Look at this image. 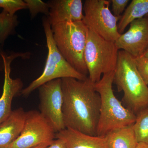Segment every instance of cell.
Wrapping results in <instances>:
<instances>
[{"label": "cell", "mask_w": 148, "mask_h": 148, "mask_svg": "<svg viewBox=\"0 0 148 148\" xmlns=\"http://www.w3.org/2000/svg\"><path fill=\"white\" fill-rule=\"evenodd\" d=\"M63 119L66 128L97 136L101 97L88 77L61 79Z\"/></svg>", "instance_id": "6da1fadb"}, {"label": "cell", "mask_w": 148, "mask_h": 148, "mask_svg": "<svg viewBox=\"0 0 148 148\" xmlns=\"http://www.w3.org/2000/svg\"><path fill=\"white\" fill-rule=\"evenodd\" d=\"M114 72L104 74L100 81L94 84L101 100L98 136L104 137L111 131L132 125L136 120V114L125 107L114 94Z\"/></svg>", "instance_id": "7a4b0ae2"}, {"label": "cell", "mask_w": 148, "mask_h": 148, "mask_svg": "<svg viewBox=\"0 0 148 148\" xmlns=\"http://www.w3.org/2000/svg\"><path fill=\"white\" fill-rule=\"evenodd\" d=\"M113 83L119 92H123L125 107L136 114L148 106V86L140 75L135 58L124 50L119 51Z\"/></svg>", "instance_id": "3957f363"}, {"label": "cell", "mask_w": 148, "mask_h": 148, "mask_svg": "<svg viewBox=\"0 0 148 148\" xmlns=\"http://www.w3.org/2000/svg\"><path fill=\"white\" fill-rule=\"evenodd\" d=\"M51 28L53 39L60 53L74 69L87 76L84 53L88 29L84 22L60 23Z\"/></svg>", "instance_id": "277c9868"}, {"label": "cell", "mask_w": 148, "mask_h": 148, "mask_svg": "<svg viewBox=\"0 0 148 148\" xmlns=\"http://www.w3.org/2000/svg\"><path fill=\"white\" fill-rule=\"evenodd\" d=\"M42 26L48 49L46 62L43 71L40 76L22 89L21 94L25 97L29 96L41 86L53 80L73 78L84 80L88 77L74 69L60 53L53 39L51 26L45 16L42 18Z\"/></svg>", "instance_id": "5b68a950"}, {"label": "cell", "mask_w": 148, "mask_h": 148, "mask_svg": "<svg viewBox=\"0 0 148 148\" xmlns=\"http://www.w3.org/2000/svg\"><path fill=\"white\" fill-rule=\"evenodd\" d=\"M119 51L114 42L88 30L84 58L89 75L88 77L91 82L96 83L104 74L114 71Z\"/></svg>", "instance_id": "8992f818"}, {"label": "cell", "mask_w": 148, "mask_h": 148, "mask_svg": "<svg viewBox=\"0 0 148 148\" xmlns=\"http://www.w3.org/2000/svg\"><path fill=\"white\" fill-rule=\"evenodd\" d=\"M110 3L108 0L85 1L82 21L88 30L105 39L115 42L121 35L117 23L121 16L113 14L110 9Z\"/></svg>", "instance_id": "52a82bcc"}, {"label": "cell", "mask_w": 148, "mask_h": 148, "mask_svg": "<svg viewBox=\"0 0 148 148\" xmlns=\"http://www.w3.org/2000/svg\"><path fill=\"white\" fill-rule=\"evenodd\" d=\"M56 133L53 126L39 111H28L21 134L7 148H33L51 143L55 140Z\"/></svg>", "instance_id": "ba28073f"}, {"label": "cell", "mask_w": 148, "mask_h": 148, "mask_svg": "<svg viewBox=\"0 0 148 148\" xmlns=\"http://www.w3.org/2000/svg\"><path fill=\"white\" fill-rule=\"evenodd\" d=\"M40 113L53 126L56 133L66 128L63 119V94L61 79L46 83L38 88Z\"/></svg>", "instance_id": "9c48e42d"}, {"label": "cell", "mask_w": 148, "mask_h": 148, "mask_svg": "<svg viewBox=\"0 0 148 148\" xmlns=\"http://www.w3.org/2000/svg\"><path fill=\"white\" fill-rule=\"evenodd\" d=\"M0 55L3 63L4 80L2 94L0 98V123L8 117L12 110L11 106L14 98L21 93L23 87V83L19 78H12L10 76L11 64L15 58L21 57L29 58V52H17L8 55L2 51H0Z\"/></svg>", "instance_id": "30bf717a"}, {"label": "cell", "mask_w": 148, "mask_h": 148, "mask_svg": "<svg viewBox=\"0 0 148 148\" xmlns=\"http://www.w3.org/2000/svg\"><path fill=\"white\" fill-rule=\"evenodd\" d=\"M115 42L119 50L126 51L134 58L143 55L148 47V16L131 22L129 29Z\"/></svg>", "instance_id": "8fae6325"}, {"label": "cell", "mask_w": 148, "mask_h": 148, "mask_svg": "<svg viewBox=\"0 0 148 148\" xmlns=\"http://www.w3.org/2000/svg\"><path fill=\"white\" fill-rule=\"evenodd\" d=\"M47 17L51 26L60 23L82 21L83 4L81 0H51Z\"/></svg>", "instance_id": "7c38bea8"}, {"label": "cell", "mask_w": 148, "mask_h": 148, "mask_svg": "<svg viewBox=\"0 0 148 148\" xmlns=\"http://www.w3.org/2000/svg\"><path fill=\"white\" fill-rule=\"evenodd\" d=\"M26 113L19 108L0 123V148H7L18 138L24 127Z\"/></svg>", "instance_id": "4fadbf2b"}, {"label": "cell", "mask_w": 148, "mask_h": 148, "mask_svg": "<svg viewBox=\"0 0 148 148\" xmlns=\"http://www.w3.org/2000/svg\"><path fill=\"white\" fill-rule=\"evenodd\" d=\"M55 138L63 140L68 148H107L105 137L92 136L70 128L57 132Z\"/></svg>", "instance_id": "5bb4252c"}, {"label": "cell", "mask_w": 148, "mask_h": 148, "mask_svg": "<svg viewBox=\"0 0 148 148\" xmlns=\"http://www.w3.org/2000/svg\"><path fill=\"white\" fill-rule=\"evenodd\" d=\"M104 137L107 148H135L138 144L132 125L111 131Z\"/></svg>", "instance_id": "9a60e30c"}, {"label": "cell", "mask_w": 148, "mask_h": 148, "mask_svg": "<svg viewBox=\"0 0 148 148\" xmlns=\"http://www.w3.org/2000/svg\"><path fill=\"white\" fill-rule=\"evenodd\" d=\"M148 14V0H132L125 11L118 23L119 32L122 34L126 27L136 19Z\"/></svg>", "instance_id": "2e32d148"}, {"label": "cell", "mask_w": 148, "mask_h": 148, "mask_svg": "<svg viewBox=\"0 0 148 148\" xmlns=\"http://www.w3.org/2000/svg\"><path fill=\"white\" fill-rule=\"evenodd\" d=\"M132 128L138 143L148 144V106L136 114Z\"/></svg>", "instance_id": "e0dca14e"}, {"label": "cell", "mask_w": 148, "mask_h": 148, "mask_svg": "<svg viewBox=\"0 0 148 148\" xmlns=\"http://www.w3.org/2000/svg\"><path fill=\"white\" fill-rule=\"evenodd\" d=\"M18 23L16 14L11 15L3 10L0 13V46L15 32Z\"/></svg>", "instance_id": "ac0fdd59"}, {"label": "cell", "mask_w": 148, "mask_h": 148, "mask_svg": "<svg viewBox=\"0 0 148 148\" xmlns=\"http://www.w3.org/2000/svg\"><path fill=\"white\" fill-rule=\"evenodd\" d=\"M24 1L27 4L32 18H34L39 13L44 14L47 17L48 16L49 7L47 3L41 0H25Z\"/></svg>", "instance_id": "d6986e66"}, {"label": "cell", "mask_w": 148, "mask_h": 148, "mask_svg": "<svg viewBox=\"0 0 148 148\" xmlns=\"http://www.w3.org/2000/svg\"><path fill=\"white\" fill-rule=\"evenodd\" d=\"M0 8L13 15L18 10L27 9V6L22 0H0Z\"/></svg>", "instance_id": "ffe728a7"}, {"label": "cell", "mask_w": 148, "mask_h": 148, "mask_svg": "<svg viewBox=\"0 0 148 148\" xmlns=\"http://www.w3.org/2000/svg\"><path fill=\"white\" fill-rule=\"evenodd\" d=\"M134 58L139 73L146 84L148 86V58L143 56Z\"/></svg>", "instance_id": "44dd1931"}, {"label": "cell", "mask_w": 148, "mask_h": 148, "mask_svg": "<svg viewBox=\"0 0 148 148\" xmlns=\"http://www.w3.org/2000/svg\"><path fill=\"white\" fill-rule=\"evenodd\" d=\"M129 0H112V11L113 14L116 16H121L125 11V8L129 2Z\"/></svg>", "instance_id": "7402d4cb"}, {"label": "cell", "mask_w": 148, "mask_h": 148, "mask_svg": "<svg viewBox=\"0 0 148 148\" xmlns=\"http://www.w3.org/2000/svg\"><path fill=\"white\" fill-rule=\"evenodd\" d=\"M47 148H68L66 143L63 140L56 139L51 143Z\"/></svg>", "instance_id": "603a6c76"}, {"label": "cell", "mask_w": 148, "mask_h": 148, "mask_svg": "<svg viewBox=\"0 0 148 148\" xmlns=\"http://www.w3.org/2000/svg\"><path fill=\"white\" fill-rule=\"evenodd\" d=\"M135 148H148V144L143 143H138Z\"/></svg>", "instance_id": "cb8c5ba5"}, {"label": "cell", "mask_w": 148, "mask_h": 148, "mask_svg": "<svg viewBox=\"0 0 148 148\" xmlns=\"http://www.w3.org/2000/svg\"><path fill=\"white\" fill-rule=\"evenodd\" d=\"M50 144L51 143L42 144V145H40L37 146V147L33 148H47V147L50 145Z\"/></svg>", "instance_id": "d4e9b609"}, {"label": "cell", "mask_w": 148, "mask_h": 148, "mask_svg": "<svg viewBox=\"0 0 148 148\" xmlns=\"http://www.w3.org/2000/svg\"><path fill=\"white\" fill-rule=\"evenodd\" d=\"M142 56L148 58V47Z\"/></svg>", "instance_id": "484cf974"}, {"label": "cell", "mask_w": 148, "mask_h": 148, "mask_svg": "<svg viewBox=\"0 0 148 148\" xmlns=\"http://www.w3.org/2000/svg\"><path fill=\"white\" fill-rule=\"evenodd\" d=\"M146 16H148V14H147V15H146Z\"/></svg>", "instance_id": "4316f807"}]
</instances>
